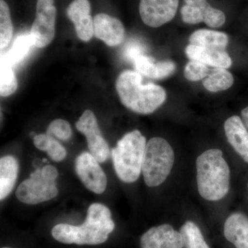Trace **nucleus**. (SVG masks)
I'll list each match as a JSON object with an SVG mask.
<instances>
[{
    "label": "nucleus",
    "mask_w": 248,
    "mask_h": 248,
    "mask_svg": "<svg viewBox=\"0 0 248 248\" xmlns=\"http://www.w3.org/2000/svg\"><path fill=\"white\" fill-rule=\"evenodd\" d=\"M19 172V163L11 155L0 159V200H5L12 192Z\"/></svg>",
    "instance_id": "6ab92c4d"
},
{
    "label": "nucleus",
    "mask_w": 248,
    "mask_h": 248,
    "mask_svg": "<svg viewBox=\"0 0 248 248\" xmlns=\"http://www.w3.org/2000/svg\"><path fill=\"white\" fill-rule=\"evenodd\" d=\"M234 77L226 68H215L202 81L205 89L216 93L226 91L234 84Z\"/></svg>",
    "instance_id": "412c9836"
},
{
    "label": "nucleus",
    "mask_w": 248,
    "mask_h": 248,
    "mask_svg": "<svg viewBox=\"0 0 248 248\" xmlns=\"http://www.w3.org/2000/svg\"><path fill=\"white\" fill-rule=\"evenodd\" d=\"M46 153L50 159L56 162L63 161L66 156V151L64 147L54 138L52 139L51 143Z\"/></svg>",
    "instance_id": "c85d7f7f"
},
{
    "label": "nucleus",
    "mask_w": 248,
    "mask_h": 248,
    "mask_svg": "<svg viewBox=\"0 0 248 248\" xmlns=\"http://www.w3.org/2000/svg\"><path fill=\"white\" fill-rule=\"evenodd\" d=\"M174 153L164 138H151L146 143L141 172L149 187L162 184L169 177L174 166Z\"/></svg>",
    "instance_id": "39448f33"
},
{
    "label": "nucleus",
    "mask_w": 248,
    "mask_h": 248,
    "mask_svg": "<svg viewBox=\"0 0 248 248\" xmlns=\"http://www.w3.org/2000/svg\"><path fill=\"white\" fill-rule=\"evenodd\" d=\"M185 52L190 60L202 62L215 68H228L232 63L231 57L225 50L190 45L186 47Z\"/></svg>",
    "instance_id": "dca6fc26"
},
{
    "label": "nucleus",
    "mask_w": 248,
    "mask_h": 248,
    "mask_svg": "<svg viewBox=\"0 0 248 248\" xmlns=\"http://www.w3.org/2000/svg\"><path fill=\"white\" fill-rule=\"evenodd\" d=\"M178 6L179 0H141L140 14L146 25L160 27L175 17Z\"/></svg>",
    "instance_id": "9b49d317"
},
{
    "label": "nucleus",
    "mask_w": 248,
    "mask_h": 248,
    "mask_svg": "<svg viewBox=\"0 0 248 248\" xmlns=\"http://www.w3.org/2000/svg\"><path fill=\"white\" fill-rule=\"evenodd\" d=\"M115 227L110 210L102 203H95L90 205L82 224L60 223L53 227L51 234L62 244L99 245L107 241Z\"/></svg>",
    "instance_id": "f257e3e1"
},
{
    "label": "nucleus",
    "mask_w": 248,
    "mask_h": 248,
    "mask_svg": "<svg viewBox=\"0 0 248 248\" xmlns=\"http://www.w3.org/2000/svg\"><path fill=\"white\" fill-rule=\"evenodd\" d=\"M94 35L108 46H117L125 39V28L120 19L99 14L94 18Z\"/></svg>",
    "instance_id": "4468645a"
},
{
    "label": "nucleus",
    "mask_w": 248,
    "mask_h": 248,
    "mask_svg": "<svg viewBox=\"0 0 248 248\" xmlns=\"http://www.w3.org/2000/svg\"><path fill=\"white\" fill-rule=\"evenodd\" d=\"M91 11L89 0H73L67 9V16L74 24L77 35L84 42H89L94 35V19Z\"/></svg>",
    "instance_id": "ddd939ff"
},
{
    "label": "nucleus",
    "mask_w": 248,
    "mask_h": 248,
    "mask_svg": "<svg viewBox=\"0 0 248 248\" xmlns=\"http://www.w3.org/2000/svg\"><path fill=\"white\" fill-rule=\"evenodd\" d=\"M42 173L44 177L47 180L50 181V182H55L57 178L58 177V170L56 168L50 166V165L45 166V167L42 168Z\"/></svg>",
    "instance_id": "7c9ffc66"
},
{
    "label": "nucleus",
    "mask_w": 248,
    "mask_h": 248,
    "mask_svg": "<svg viewBox=\"0 0 248 248\" xmlns=\"http://www.w3.org/2000/svg\"><path fill=\"white\" fill-rule=\"evenodd\" d=\"M181 9L182 20L186 24H197L203 22L210 28H219L226 22V16L221 10L215 9L207 0H184Z\"/></svg>",
    "instance_id": "9d476101"
},
{
    "label": "nucleus",
    "mask_w": 248,
    "mask_h": 248,
    "mask_svg": "<svg viewBox=\"0 0 248 248\" xmlns=\"http://www.w3.org/2000/svg\"><path fill=\"white\" fill-rule=\"evenodd\" d=\"M199 193L209 202L221 200L231 187V169L223 152L211 148L202 153L196 160Z\"/></svg>",
    "instance_id": "7ed1b4c3"
},
{
    "label": "nucleus",
    "mask_w": 248,
    "mask_h": 248,
    "mask_svg": "<svg viewBox=\"0 0 248 248\" xmlns=\"http://www.w3.org/2000/svg\"></svg>",
    "instance_id": "473e14b6"
},
{
    "label": "nucleus",
    "mask_w": 248,
    "mask_h": 248,
    "mask_svg": "<svg viewBox=\"0 0 248 248\" xmlns=\"http://www.w3.org/2000/svg\"><path fill=\"white\" fill-rule=\"evenodd\" d=\"M14 36V26L11 20L9 5L0 1V48L2 50L11 43Z\"/></svg>",
    "instance_id": "393cba45"
},
{
    "label": "nucleus",
    "mask_w": 248,
    "mask_h": 248,
    "mask_svg": "<svg viewBox=\"0 0 248 248\" xmlns=\"http://www.w3.org/2000/svg\"><path fill=\"white\" fill-rule=\"evenodd\" d=\"M1 78H0V94L1 97H8L16 92L18 87L17 79L15 75L13 66L1 53Z\"/></svg>",
    "instance_id": "5701e85b"
},
{
    "label": "nucleus",
    "mask_w": 248,
    "mask_h": 248,
    "mask_svg": "<svg viewBox=\"0 0 248 248\" xmlns=\"http://www.w3.org/2000/svg\"><path fill=\"white\" fill-rule=\"evenodd\" d=\"M46 133L62 141H67L72 136L71 125L67 121L61 119L54 120L49 124Z\"/></svg>",
    "instance_id": "bb28decb"
},
{
    "label": "nucleus",
    "mask_w": 248,
    "mask_h": 248,
    "mask_svg": "<svg viewBox=\"0 0 248 248\" xmlns=\"http://www.w3.org/2000/svg\"><path fill=\"white\" fill-rule=\"evenodd\" d=\"M116 90L124 107L141 115L153 113L166 102L164 88L153 83L143 84L138 71L122 72L116 81Z\"/></svg>",
    "instance_id": "f03ea898"
},
{
    "label": "nucleus",
    "mask_w": 248,
    "mask_h": 248,
    "mask_svg": "<svg viewBox=\"0 0 248 248\" xmlns=\"http://www.w3.org/2000/svg\"><path fill=\"white\" fill-rule=\"evenodd\" d=\"M241 117H242V121L245 126L248 130V107L241 111Z\"/></svg>",
    "instance_id": "2f4dec72"
},
{
    "label": "nucleus",
    "mask_w": 248,
    "mask_h": 248,
    "mask_svg": "<svg viewBox=\"0 0 248 248\" xmlns=\"http://www.w3.org/2000/svg\"><path fill=\"white\" fill-rule=\"evenodd\" d=\"M141 248H184L182 233L171 225L155 226L142 235Z\"/></svg>",
    "instance_id": "f8f14e48"
},
{
    "label": "nucleus",
    "mask_w": 248,
    "mask_h": 248,
    "mask_svg": "<svg viewBox=\"0 0 248 248\" xmlns=\"http://www.w3.org/2000/svg\"><path fill=\"white\" fill-rule=\"evenodd\" d=\"M146 46L140 41L133 40L127 43L124 48V57L126 60L133 62L137 57L143 55L146 50Z\"/></svg>",
    "instance_id": "cd10ccee"
},
{
    "label": "nucleus",
    "mask_w": 248,
    "mask_h": 248,
    "mask_svg": "<svg viewBox=\"0 0 248 248\" xmlns=\"http://www.w3.org/2000/svg\"><path fill=\"white\" fill-rule=\"evenodd\" d=\"M76 174L86 188L96 194H102L107 186V177L97 160L87 152L77 156L75 161Z\"/></svg>",
    "instance_id": "1a4fd4ad"
},
{
    "label": "nucleus",
    "mask_w": 248,
    "mask_h": 248,
    "mask_svg": "<svg viewBox=\"0 0 248 248\" xmlns=\"http://www.w3.org/2000/svg\"><path fill=\"white\" fill-rule=\"evenodd\" d=\"M184 248H210L204 239L200 228L194 222L186 221L182 228Z\"/></svg>",
    "instance_id": "b1692460"
},
{
    "label": "nucleus",
    "mask_w": 248,
    "mask_h": 248,
    "mask_svg": "<svg viewBox=\"0 0 248 248\" xmlns=\"http://www.w3.org/2000/svg\"><path fill=\"white\" fill-rule=\"evenodd\" d=\"M136 71L143 76L155 79L168 78L175 72L176 64L172 61L156 62L152 57L140 55L133 62Z\"/></svg>",
    "instance_id": "f3484780"
},
{
    "label": "nucleus",
    "mask_w": 248,
    "mask_h": 248,
    "mask_svg": "<svg viewBox=\"0 0 248 248\" xmlns=\"http://www.w3.org/2000/svg\"><path fill=\"white\" fill-rule=\"evenodd\" d=\"M76 128L86 137L90 153L98 162H105L110 156V148L101 133L97 119L93 111L86 110L83 112L76 123Z\"/></svg>",
    "instance_id": "6e6552de"
},
{
    "label": "nucleus",
    "mask_w": 248,
    "mask_h": 248,
    "mask_svg": "<svg viewBox=\"0 0 248 248\" xmlns=\"http://www.w3.org/2000/svg\"><path fill=\"white\" fill-rule=\"evenodd\" d=\"M32 46H34L33 41L30 33L18 35L15 39L14 44L9 51L6 53H4L5 57L14 66L26 58Z\"/></svg>",
    "instance_id": "4be33fe9"
},
{
    "label": "nucleus",
    "mask_w": 248,
    "mask_h": 248,
    "mask_svg": "<svg viewBox=\"0 0 248 248\" xmlns=\"http://www.w3.org/2000/svg\"><path fill=\"white\" fill-rule=\"evenodd\" d=\"M207 65L202 62L191 60L186 65L184 69V76L187 80L191 81H200L205 79L210 73Z\"/></svg>",
    "instance_id": "a878e982"
},
{
    "label": "nucleus",
    "mask_w": 248,
    "mask_h": 248,
    "mask_svg": "<svg viewBox=\"0 0 248 248\" xmlns=\"http://www.w3.org/2000/svg\"><path fill=\"white\" fill-rule=\"evenodd\" d=\"M58 194L57 183L46 179L42 175V169H37L29 179L21 183L16 195L22 203L35 205L51 200Z\"/></svg>",
    "instance_id": "0eeeda50"
},
{
    "label": "nucleus",
    "mask_w": 248,
    "mask_h": 248,
    "mask_svg": "<svg viewBox=\"0 0 248 248\" xmlns=\"http://www.w3.org/2000/svg\"><path fill=\"white\" fill-rule=\"evenodd\" d=\"M53 138V136H50L47 133L35 135L33 138L34 145L37 149L46 152L50 146Z\"/></svg>",
    "instance_id": "c756f323"
},
{
    "label": "nucleus",
    "mask_w": 248,
    "mask_h": 248,
    "mask_svg": "<svg viewBox=\"0 0 248 248\" xmlns=\"http://www.w3.org/2000/svg\"><path fill=\"white\" fill-rule=\"evenodd\" d=\"M55 0H37L36 16L30 35L37 48H45L53 40L55 35L57 9Z\"/></svg>",
    "instance_id": "423d86ee"
},
{
    "label": "nucleus",
    "mask_w": 248,
    "mask_h": 248,
    "mask_svg": "<svg viewBox=\"0 0 248 248\" xmlns=\"http://www.w3.org/2000/svg\"><path fill=\"white\" fill-rule=\"evenodd\" d=\"M146 140L140 130L125 134L111 151L117 177L124 183L136 182L141 174Z\"/></svg>",
    "instance_id": "20e7f679"
},
{
    "label": "nucleus",
    "mask_w": 248,
    "mask_h": 248,
    "mask_svg": "<svg viewBox=\"0 0 248 248\" xmlns=\"http://www.w3.org/2000/svg\"><path fill=\"white\" fill-rule=\"evenodd\" d=\"M224 130L230 144L248 164V130L242 119L237 115L229 117L225 122Z\"/></svg>",
    "instance_id": "2eb2a0df"
},
{
    "label": "nucleus",
    "mask_w": 248,
    "mask_h": 248,
    "mask_svg": "<svg viewBox=\"0 0 248 248\" xmlns=\"http://www.w3.org/2000/svg\"><path fill=\"white\" fill-rule=\"evenodd\" d=\"M189 42L192 45L225 50L229 42V37L225 32L220 31L200 29L190 35Z\"/></svg>",
    "instance_id": "aec40b11"
},
{
    "label": "nucleus",
    "mask_w": 248,
    "mask_h": 248,
    "mask_svg": "<svg viewBox=\"0 0 248 248\" xmlns=\"http://www.w3.org/2000/svg\"><path fill=\"white\" fill-rule=\"evenodd\" d=\"M223 233L236 248H248V217L241 213L232 214L225 222Z\"/></svg>",
    "instance_id": "a211bd4d"
}]
</instances>
